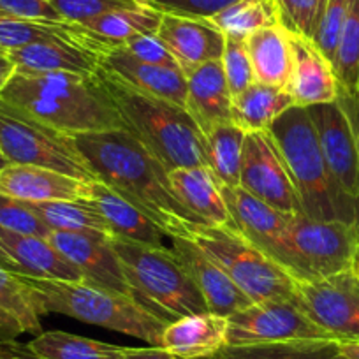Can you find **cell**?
Wrapping results in <instances>:
<instances>
[{
	"label": "cell",
	"instance_id": "cell-1",
	"mask_svg": "<svg viewBox=\"0 0 359 359\" xmlns=\"http://www.w3.org/2000/svg\"><path fill=\"white\" fill-rule=\"evenodd\" d=\"M74 140L95 178L143 212L168 238L191 240L198 227L206 226L178 201L164 165L127 130L79 134Z\"/></svg>",
	"mask_w": 359,
	"mask_h": 359
},
{
	"label": "cell",
	"instance_id": "cell-2",
	"mask_svg": "<svg viewBox=\"0 0 359 359\" xmlns=\"http://www.w3.org/2000/svg\"><path fill=\"white\" fill-rule=\"evenodd\" d=\"M0 101L72 137L123 129L99 74L16 71Z\"/></svg>",
	"mask_w": 359,
	"mask_h": 359
},
{
	"label": "cell",
	"instance_id": "cell-3",
	"mask_svg": "<svg viewBox=\"0 0 359 359\" xmlns=\"http://www.w3.org/2000/svg\"><path fill=\"white\" fill-rule=\"evenodd\" d=\"M97 74L115 104L123 130L136 137L165 171L206 165V136L187 109L140 94L101 67Z\"/></svg>",
	"mask_w": 359,
	"mask_h": 359
},
{
	"label": "cell",
	"instance_id": "cell-4",
	"mask_svg": "<svg viewBox=\"0 0 359 359\" xmlns=\"http://www.w3.org/2000/svg\"><path fill=\"white\" fill-rule=\"evenodd\" d=\"M268 130L291 172L305 215L358 226V208L331 180L309 109L299 106L285 109Z\"/></svg>",
	"mask_w": 359,
	"mask_h": 359
},
{
	"label": "cell",
	"instance_id": "cell-5",
	"mask_svg": "<svg viewBox=\"0 0 359 359\" xmlns=\"http://www.w3.org/2000/svg\"><path fill=\"white\" fill-rule=\"evenodd\" d=\"M39 298L43 313H62L85 324L118 331L161 347L168 320L158 317L134 296L90 285L85 282H58L27 277Z\"/></svg>",
	"mask_w": 359,
	"mask_h": 359
},
{
	"label": "cell",
	"instance_id": "cell-6",
	"mask_svg": "<svg viewBox=\"0 0 359 359\" xmlns=\"http://www.w3.org/2000/svg\"><path fill=\"white\" fill-rule=\"evenodd\" d=\"M133 296L168 323L192 313L210 312L205 298L171 247L155 248L111 236Z\"/></svg>",
	"mask_w": 359,
	"mask_h": 359
},
{
	"label": "cell",
	"instance_id": "cell-7",
	"mask_svg": "<svg viewBox=\"0 0 359 359\" xmlns=\"http://www.w3.org/2000/svg\"><path fill=\"white\" fill-rule=\"evenodd\" d=\"M191 240L226 271L252 303L296 296V280L287 269L234 227L201 226Z\"/></svg>",
	"mask_w": 359,
	"mask_h": 359
},
{
	"label": "cell",
	"instance_id": "cell-8",
	"mask_svg": "<svg viewBox=\"0 0 359 359\" xmlns=\"http://www.w3.org/2000/svg\"><path fill=\"white\" fill-rule=\"evenodd\" d=\"M0 151L11 164L37 165L94 182L76 140L0 101Z\"/></svg>",
	"mask_w": 359,
	"mask_h": 359
},
{
	"label": "cell",
	"instance_id": "cell-9",
	"mask_svg": "<svg viewBox=\"0 0 359 359\" xmlns=\"http://www.w3.org/2000/svg\"><path fill=\"white\" fill-rule=\"evenodd\" d=\"M291 275L294 280L331 277L354 269L358 227L341 220L292 215L287 231Z\"/></svg>",
	"mask_w": 359,
	"mask_h": 359
},
{
	"label": "cell",
	"instance_id": "cell-10",
	"mask_svg": "<svg viewBox=\"0 0 359 359\" xmlns=\"http://www.w3.org/2000/svg\"><path fill=\"white\" fill-rule=\"evenodd\" d=\"M294 340H334L313 324L296 296L252 303L227 317V347Z\"/></svg>",
	"mask_w": 359,
	"mask_h": 359
},
{
	"label": "cell",
	"instance_id": "cell-11",
	"mask_svg": "<svg viewBox=\"0 0 359 359\" xmlns=\"http://www.w3.org/2000/svg\"><path fill=\"white\" fill-rule=\"evenodd\" d=\"M296 298L313 324L331 338L359 341V277L354 269L296 280Z\"/></svg>",
	"mask_w": 359,
	"mask_h": 359
},
{
	"label": "cell",
	"instance_id": "cell-12",
	"mask_svg": "<svg viewBox=\"0 0 359 359\" xmlns=\"http://www.w3.org/2000/svg\"><path fill=\"white\" fill-rule=\"evenodd\" d=\"M240 187L278 212L305 213L291 172L269 130L245 134Z\"/></svg>",
	"mask_w": 359,
	"mask_h": 359
},
{
	"label": "cell",
	"instance_id": "cell-13",
	"mask_svg": "<svg viewBox=\"0 0 359 359\" xmlns=\"http://www.w3.org/2000/svg\"><path fill=\"white\" fill-rule=\"evenodd\" d=\"M306 109L317 130L320 151L333 184L348 201L354 203L359 213L358 137L347 115L338 102L316 104Z\"/></svg>",
	"mask_w": 359,
	"mask_h": 359
},
{
	"label": "cell",
	"instance_id": "cell-14",
	"mask_svg": "<svg viewBox=\"0 0 359 359\" xmlns=\"http://www.w3.org/2000/svg\"><path fill=\"white\" fill-rule=\"evenodd\" d=\"M48 241L79 269L85 284L133 296L111 234L97 231H51Z\"/></svg>",
	"mask_w": 359,
	"mask_h": 359
},
{
	"label": "cell",
	"instance_id": "cell-15",
	"mask_svg": "<svg viewBox=\"0 0 359 359\" xmlns=\"http://www.w3.org/2000/svg\"><path fill=\"white\" fill-rule=\"evenodd\" d=\"M222 194L233 217L234 227L291 273V257L287 247L291 213L278 212L273 206L248 194L240 185L222 187Z\"/></svg>",
	"mask_w": 359,
	"mask_h": 359
},
{
	"label": "cell",
	"instance_id": "cell-16",
	"mask_svg": "<svg viewBox=\"0 0 359 359\" xmlns=\"http://www.w3.org/2000/svg\"><path fill=\"white\" fill-rule=\"evenodd\" d=\"M169 240L172 254L199 289L210 312L229 317L252 305V299L194 241L180 236H171Z\"/></svg>",
	"mask_w": 359,
	"mask_h": 359
},
{
	"label": "cell",
	"instance_id": "cell-17",
	"mask_svg": "<svg viewBox=\"0 0 359 359\" xmlns=\"http://www.w3.org/2000/svg\"><path fill=\"white\" fill-rule=\"evenodd\" d=\"M0 262L23 277L58 282H83L79 269L48 238L20 234L0 227Z\"/></svg>",
	"mask_w": 359,
	"mask_h": 359
},
{
	"label": "cell",
	"instance_id": "cell-18",
	"mask_svg": "<svg viewBox=\"0 0 359 359\" xmlns=\"http://www.w3.org/2000/svg\"><path fill=\"white\" fill-rule=\"evenodd\" d=\"M101 69L140 94L164 99V101L185 108L187 76L180 67H165V65L140 62L126 53L122 48H116L102 55Z\"/></svg>",
	"mask_w": 359,
	"mask_h": 359
},
{
	"label": "cell",
	"instance_id": "cell-19",
	"mask_svg": "<svg viewBox=\"0 0 359 359\" xmlns=\"http://www.w3.org/2000/svg\"><path fill=\"white\" fill-rule=\"evenodd\" d=\"M157 34L184 72L220 60L226 48V34L210 20L162 15Z\"/></svg>",
	"mask_w": 359,
	"mask_h": 359
},
{
	"label": "cell",
	"instance_id": "cell-20",
	"mask_svg": "<svg viewBox=\"0 0 359 359\" xmlns=\"http://www.w3.org/2000/svg\"><path fill=\"white\" fill-rule=\"evenodd\" d=\"M291 50L292 69L285 90L291 94L294 106L310 108L337 102L338 83L331 62L317 50L309 37L294 32H291Z\"/></svg>",
	"mask_w": 359,
	"mask_h": 359
},
{
	"label": "cell",
	"instance_id": "cell-21",
	"mask_svg": "<svg viewBox=\"0 0 359 359\" xmlns=\"http://www.w3.org/2000/svg\"><path fill=\"white\" fill-rule=\"evenodd\" d=\"M0 194L29 203L90 198V182L37 165L9 164L0 172Z\"/></svg>",
	"mask_w": 359,
	"mask_h": 359
},
{
	"label": "cell",
	"instance_id": "cell-22",
	"mask_svg": "<svg viewBox=\"0 0 359 359\" xmlns=\"http://www.w3.org/2000/svg\"><path fill=\"white\" fill-rule=\"evenodd\" d=\"M187 76V102L185 109L192 116L203 134H208L217 126L233 122V94L227 85L222 62L212 60L192 71Z\"/></svg>",
	"mask_w": 359,
	"mask_h": 359
},
{
	"label": "cell",
	"instance_id": "cell-23",
	"mask_svg": "<svg viewBox=\"0 0 359 359\" xmlns=\"http://www.w3.org/2000/svg\"><path fill=\"white\" fill-rule=\"evenodd\" d=\"M169 184L178 201L206 226L234 227L222 187L208 165L178 168L168 172ZM236 229V227H234Z\"/></svg>",
	"mask_w": 359,
	"mask_h": 359
},
{
	"label": "cell",
	"instance_id": "cell-24",
	"mask_svg": "<svg viewBox=\"0 0 359 359\" xmlns=\"http://www.w3.org/2000/svg\"><path fill=\"white\" fill-rule=\"evenodd\" d=\"M161 347L180 359H210L227 347V317L213 312L180 317L165 326Z\"/></svg>",
	"mask_w": 359,
	"mask_h": 359
},
{
	"label": "cell",
	"instance_id": "cell-25",
	"mask_svg": "<svg viewBox=\"0 0 359 359\" xmlns=\"http://www.w3.org/2000/svg\"><path fill=\"white\" fill-rule=\"evenodd\" d=\"M16 71L72 72L94 76L101 67V55L64 39H43L8 51Z\"/></svg>",
	"mask_w": 359,
	"mask_h": 359
},
{
	"label": "cell",
	"instance_id": "cell-26",
	"mask_svg": "<svg viewBox=\"0 0 359 359\" xmlns=\"http://www.w3.org/2000/svg\"><path fill=\"white\" fill-rule=\"evenodd\" d=\"M90 201L94 203L102 213L111 229V236L123 238L134 243L148 245V247L164 248V238L168 234L151 222L143 212L134 208L129 201L116 194L115 191L99 180L90 182Z\"/></svg>",
	"mask_w": 359,
	"mask_h": 359
},
{
	"label": "cell",
	"instance_id": "cell-27",
	"mask_svg": "<svg viewBox=\"0 0 359 359\" xmlns=\"http://www.w3.org/2000/svg\"><path fill=\"white\" fill-rule=\"evenodd\" d=\"M331 65L338 83L337 102L355 133L359 127V0L348 2L347 18Z\"/></svg>",
	"mask_w": 359,
	"mask_h": 359
},
{
	"label": "cell",
	"instance_id": "cell-28",
	"mask_svg": "<svg viewBox=\"0 0 359 359\" xmlns=\"http://www.w3.org/2000/svg\"><path fill=\"white\" fill-rule=\"evenodd\" d=\"M257 83L287 88L292 69L291 32L284 25L259 29L245 37Z\"/></svg>",
	"mask_w": 359,
	"mask_h": 359
},
{
	"label": "cell",
	"instance_id": "cell-29",
	"mask_svg": "<svg viewBox=\"0 0 359 359\" xmlns=\"http://www.w3.org/2000/svg\"><path fill=\"white\" fill-rule=\"evenodd\" d=\"M162 15L137 6L130 9H116L85 23L94 44V51L102 55L123 46L127 41L143 34H157Z\"/></svg>",
	"mask_w": 359,
	"mask_h": 359
},
{
	"label": "cell",
	"instance_id": "cell-30",
	"mask_svg": "<svg viewBox=\"0 0 359 359\" xmlns=\"http://www.w3.org/2000/svg\"><path fill=\"white\" fill-rule=\"evenodd\" d=\"M292 106L294 102L285 88L255 81L233 97L231 118L245 134L261 133L268 130L271 123Z\"/></svg>",
	"mask_w": 359,
	"mask_h": 359
},
{
	"label": "cell",
	"instance_id": "cell-31",
	"mask_svg": "<svg viewBox=\"0 0 359 359\" xmlns=\"http://www.w3.org/2000/svg\"><path fill=\"white\" fill-rule=\"evenodd\" d=\"M43 39H64L92 50L88 30L67 22H36L0 13V50L11 51Z\"/></svg>",
	"mask_w": 359,
	"mask_h": 359
},
{
	"label": "cell",
	"instance_id": "cell-32",
	"mask_svg": "<svg viewBox=\"0 0 359 359\" xmlns=\"http://www.w3.org/2000/svg\"><path fill=\"white\" fill-rule=\"evenodd\" d=\"M27 345L41 359H123V347L65 331H44Z\"/></svg>",
	"mask_w": 359,
	"mask_h": 359
},
{
	"label": "cell",
	"instance_id": "cell-33",
	"mask_svg": "<svg viewBox=\"0 0 359 359\" xmlns=\"http://www.w3.org/2000/svg\"><path fill=\"white\" fill-rule=\"evenodd\" d=\"M245 133L233 122L206 134V165L220 187H238L241 175Z\"/></svg>",
	"mask_w": 359,
	"mask_h": 359
},
{
	"label": "cell",
	"instance_id": "cell-34",
	"mask_svg": "<svg viewBox=\"0 0 359 359\" xmlns=\"http://www.w3.org/2000/svg\"><path fill=\"white\" fill-rule=\"evenodd\" d=\"M210 359H345L338 340H294L280 344L226 347Z\"/></svg>",
	"mask_w": 359,
	"mask_h": 359
},
{
	"label": "cell",
	"instance_id": "cell-35",
	"mask_svg": "<svg viewBox=\"0 0 359 359\" xmlns=\"http://www.w3.org/2000/svg\"><path fill=\"white\" fill-rule=\"evenodd\" d=\"M30 208L51 231H71V233L97 231V233L111 234L106 219L90 199L30 203Z\"/></svg>",
	"mask_w": 359,
	"mask_h": 359
},
{
	"label": "cell",
	"instance_id": "cell-36",
	"mask_svg": "<svg viewBox=\"0 0 359 359\" xmlns=\"http://www.w3.org/2000/svg\"><path fill=\"white\" fill-rule=\"evenodd\" d=\"M0 310L15 317L22 324L25 333H41V310L39 298L27 277L15 273L0 262Z\"/></svg>",
	"mask_w": 359,
	"mask_h": 359
},
{
	"label": "cell",
	"instance_id": "cell-37",
	"mask_svg": "<svg viewBox=\"0 0 359 359\" xmlns=\"http://www.w3.org/2000/svg\"><path fill=\"white\" fill-rule=\"evenodd\" d=\"M210 22L226 36L247 37L264 27L284 25L275 0H234Z\"/></svg>",
	"mask_w": 359,
	"mask_h": 359
},
{
	"label": "cell",
	"instance_id": "cell-38",
	"mask_svg": "<svg viewBox=\"0 0 359 359\" xmlns=\"http://www.w3.org/2000/svg\"><path fill=\"white\" fill-rule=\"evenodd\" d=\"M220 62H222L227 85H229L233 97L247 90L252 83H255L254 67H252L245 37L226 36V48H224Z\"/></svg>",
	"mask_w": 359,
	"mask_h": 359
},
{
	"label": "cell",
	"instance_id": "cell-39",
	"mask_svg": "<svg viewBox=\"0 0 359 359\" xmlns=\"http://www.w3.org/2000/svg\"><path fill=\"white\" fill-rule=\"evenodd\" d=\"M348 2L351 0H326L319 23L310 37L317 50L330 62H333L334 51H337L338 41H340L341 29H344L348 13Z\"/></svg>",
	"mask_w": 359,
	"mask_h": 359
},
{
	"label": "cell",
	"instance_id": "cell-40",
	"mask_svg": "<svg viewBox=\"0 0 359 359\" xmlns=\"http://www.w3.org/2000/svg\"><path fill=\"white\" fill-rule=\"evenodd\" d=\"M0 227L20 234L48 238L51 229L30 208L29 201L0 194Z\"/></svg>",
	"mask_w": 359,
	"mask_h": 359
},
{
	"label": "cell",
	"instance_id": "cell-41",
	"mask_svg": "<svg viewBox=\"0 0 359 359\" xmlns=\"http://www.w3.org/2000/svg\"><path fill=\"white\" fill-rule=\"evenodd\" d=\"M62 20L74 25H85L90 20L116 9L137 8L136 0H48Z\"/></svg>",
	"mask_w": 359,
	"mask_h": 359
},
{
	"label": "cell",
	"instance_id": "cell-42",
	"mask_svg": "<svg viewBox=\"0 0 359 359\" xmlns=\"http://www.w3.org/2000/svg\"><path fill=\"white\" fill-rule=\"evenodd\" d=\"M143 8L158 15L180 16V18L212 20L234 0H136Z\"/></svg>",
	"mask_w": 359,
	"mask_h": 359
},
{
	"label": "cell",
	"instance_id": "cell-43",
	"mask_svg": "<svg viewBox=\"0 0 359 359\" xmlns=\"http://www.w3.org/2000/svg\"><path fill=\"white\" fill-rule=\"evenodd\" d=\"M280 9L282 23L291 32L312 37L319 23L326 0H275Z\"/></svg>",
	"mask_w": 359,
	"mask_h": 359
},
{
	"label": "cell",
	"instance_id": "cell-44",
	"mask_svg": "<svg viewBox=\"0 0 359 359\" xmlns=\"http://www.w3.org/2000/svg\"><path fill=\"white\" fill-rule=\"evenodd\" d=\"M122 48L126 53L134 57L140 62H147V64L155 65H165V67H178L175 57L171 51L168 50L158 34H143V36H136L130 41H127Z\"/></svg>",
	"mask_w": 359,
	"mask_h": 359
},
{
	"label": "cell",
	"instance_id": "cell-45",
	"mask_svg": "<svg viewBox=\"0 0 359 359\" xmlns=\"http://www.w3.org/2000/svg\"><path fill=\"white\" fill-rule=\"evenodd\" d=\"M0 13L36 22H64L48 0H0Z\"/></svg>",
	"mask_w": 359,
	"mask_h": 359
},
{
	"label": "cell",
	"instance_id": "cell-46",
	"mask_svg": "<svg viewBox=\"0 0 359 359\" xmlns=\"http://www.w3.org/2000/svg\"><path fill=\"white\" fill-rule=\"evenodd\" d=\"M123 359H180L162 347H123Z\"/></svg>",
	"mask_w": 359,
	"mask_h": 359
},
{
	"label": "cell",
	"instance_id": "cell-47",
	"mask_svg": "<svg viewBox=\"0 0 359 359\" xmlns=\"http://www.w3.org/2000/svg\"><path fill=\"white\" fill-rule=\"evenodd\" d=\"M25 331H23L22 324L15 317L0 310V340H16Z\"/></svg>",
	"mask_w": 359,
	"mask_h": 359
},
{
	"label": "cell",
	"instance_id": "cell-48",
	"mask_svg": "<svg viewBox=\"0 0 359 359\" xmlns=\"http://www.w3.org/2000/svg\"><path fill=\"white\" fill-rule=\"evenodd\" d=\"M15 72H16V67L11 62V58H9L8 51L0 50V95H2L6 85H8L9 79L13 78Z\"/></svg>",
	"mask_w": 359,
	"mask_h": 359
},
{
	"label": "cell",
	"instance_id": "cell-49",
	"mask_svg": "<svg viewBox=\"0 0 359 359\" xmlns=\"http://www.w3.org/2000/svg\"><path fill=\"white\" fill-rule=\"evenodd\" d=\"M9 359H41V358L34 354L27 344H20V341L11 340V347H9Z\"/></svg>",
	"mask_w": 359,
	"mask_h": 359
},
{
	"label": "cell",
	"instance_id": "cell-50",
	"mask_svg": "<svg viewBox=\"0 0 359 359\" xmlns=\"http://www.w3.org/2000/svg\"><path fill=\"white\" fill-rule=\"evenodd\" d=\"M338 351L345 359H359V341H338Z\"/></svg>",
	"mask_w": 359,
	"mask_h": 359
},
{
	"label": "cell",
	"instance_id": "cell-51",
	"mask_svg": "<svg viewBox=\"0 0 359 359\" xmlns=\"http://www.w3.org/2000/svg\"><path fill=\"white\" fill-rule=\"evenodd\" d=\"M9 347L11 340H0V359H9Z\"/></svg>",
	"mask_w": 359,
	"mask_h": 359
},
{
	"label": "cell",
	"instance_id": "cell-52",
	"mask_svg": "<svg viewBox=\"0 0 359 359\" xmlns=\"http://www.w3.org/2000/svg\"><path fill=\"white\" fill-rule=\"evenodd\" d=\"M9 164H11V162H9L8 158L4 157V154H2V151H0V172H2V169H4V168H8Z\"/></svg>",
	"mask_w": 359,
	"mask_h": 359
},
{
	"label": "cell",
	"instance_id": "cell-53",
	"mask_svg": "<svg viewBox=\"0 0 359 359\" xmlns=\"http://www.w3.org/2000/svg\"><path fill=\"white\" fill-rule=\"evenodd\" d=\"M358 254H355V262H354V268H359V224L358 226Z\"/></svg>",
	"mask_w": 359,
	"mask_h": 359
},
{
	"label": "cell",
	"instance_id": "cell-54",
	"mask_svg": "<svg viewBox=\"0 0 359 359\" xmlns=\"http://www.w3.org/2000/svg\"><path fill=\"white\" fill-rule=\"evenodd\" d=\"M355 137H358V151H359V127L358 130H355Z\"/></svg>",
	"mask_w": 359,
	"mask_h": 359
},
{
	"label": "cell",
	"instance_id": "cell-55",
	"mask_svg": "<svg viewBox=\"0 0 359 359\" xmlns=\"http://www.w3.org/2000/svg\"><path fill=\"white\" fill-rule=\"evenodd\" d=\"M354 271L358 273V277H359V268H354Z\"/></svg>",
	"mask_w": 359,
	"mask_h": 359
}]
</instances>
